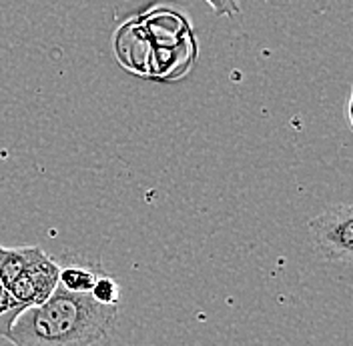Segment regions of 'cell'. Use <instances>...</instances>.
<instances>
[{
	"instance_id": "1",
	"label": "cell",
	"mask_w": 353,
	"mask_h": 346,
	"mask_svg": "<svg viewBox=\"0 0 353 346\" xmlns=\"http://www.w3.org/2000/svg\"><path fill=\"white\" fill-rule=\"evenodd\" d=\"M119 318V304L57 286L43 304L26 306L10 326L12 346H92L105 340Z\"/></svg>"
},
{
	"instance_id": "3",
	"label": "cell",
	"mask_w": 353,
	"mask_h": 346,
	"mask_svg": "<svg viewBox=\"0 0 353 346\" xmlns=\"http://www.w3.org/2000/svg\"><path fill=\"white\" fill-rule=\"evenodd\" d=\"M309 237L315 252L331 262H350L353 252V206L333 204L309 220Z\"/></svg>"
},
{
	"instance_id": "2",
	"label": "cell",
	"mask_w": 353,
	"mask_h": 346,
	"mask_svg": "<svg viewBox=\"0 0 353 346\" xmlns=\"http://www.w3.org/2000/svg\"><path fill=\"white\" fill-rule=\"evenodd\" d=\"M61 264L48 257L39 246H24V260L14 281L8 284V290L17 303L26 306L43 304L54 288L59 286Z\"/></svg>"
},
{
	"instance_id": "5",
	"label": "cell",
	"mask_w": 353,
	"mask_h": 346,
	"mask_svg": "<svg viewBox=\"0 0 353 346\" xmlns=\"http://www.w3.org/2000/svg\"><path fill=\"white\" fill-rule=\"evenodd\" d=\"M24 310L21 303H17L10 294V290L6 288L4 281L0 279V338L8 340L10 334V326L17 321V316Z\"/></svg>"
},
{
	"instance_id": "7",
	"label": "cell",
	"mask_w": 353,
	"mask_h": 346,
	"mask_svg": "<svg viewBox=\"0 0 353 346\" xmlns=\"http://www.w3.org/2000/svg\"><path fill=\"white\" fill-rule=\"evenodd\" d=\"M205 2L213 8V12H215L217 17L235 19V17L241 14V6H239L237 0H205Z\"/></svg>"
},
{
	"instance_id": "4",
	"label": "cell",
	"mask_w": 353,
	"mask_h": 346,
	"mask_svg": "<svg viewBox=\"0 0 353 346\" xmlns=\"http://www.w3.org/2000/svg\"><path fill=\"white\" fill-rule=\"evenodd\" d=\"M105 272L103 266L97 264H87V262H68L61 264V272H59V286H63L68 292H79V294H87L90 288L94 286L97 277Z\"/></svg>"
},
{
	"instance_id": "6",
	"label": "cell",
	"mask_w": 353,
	"mask_h": 346,
	"mask_svg": "<svg viewBox=\"0 0 353 346\" xmlns=\"http://www.w3.org/2000/svg\"><path fill=\"white\" fill-rule=\"evenodd\" d=\"M88 294L101 304H119V301H121V286L107 272H101Z\"/></svg>"
}]
</instances>
